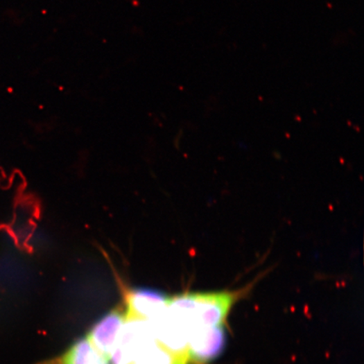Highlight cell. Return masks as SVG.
Instances as JSON below:
<instances>
[{"instance_id": "cell-1", "label": "cell", "mask_w": 364, "mask_h": 364, "mask_svg": "<svg viewBox=\"0 0 364 364\" xmlns=\"http://www.w3.org/2000/svg\"><path fill=\"white\" fill-rule=\"evenodd\" d=\"M241 296L242 291L187 293L175 296L173 300L189 315L191 329L224 326L231 308Z\"/></svg>"}, {"instance_id": "cell-2", "label": "cell", "mask_w": 364, "mask_h": 364, "mask_svg": "<svg viewBox=\"0 0 364 364\" xmlns=\"http://www.w3.org/2000/svg\"><path fill=\"white\" fill-rule=\"evenodd\" d=\"M156 342L150 322L126 320L110 360L112 364H129Z\"/></svg>"}, {"instance_id": "cell-3", "label": "cell", "mask_w": 364, "mask_h": 364, "mask_svg": "<svg viewBox=\"0 0 364 364\" xmlns=\"http://www.w3.org/2000/svg\"><path fill=\"white\" fill-rule=\"evenodd\" d=\"M225 344L224 326L191 328L187 343L189 361L194 364L209 363L222 354Z\"/></svg>"}, {"instance_id": "cell-4", "label": "cell", "mask_w": 364, "mask_h": 364, "mask_svg": "<svg viewBox=\"0 0 364 364\" xmlns=\"http://www.w3.org/2000/svg\"><path fill=\"white\" fill-rule=\"evenodd\" d=\"M171 297L155 289L136 288L128 291L126 320H154L167 307Z\"/></svg>"}, {"instance_id": "cell-5", "label": "cell", "mask_w": 364, "mask_h": 364, "mask_svg": "<svg viewBox=\"0 0 364 364\" xmlns=\"http://www.w3.org/2000/svg\"><path fill=\"white\" fill-rule=\"evenodd\" d=\"M125 320V311L114 309L94 324L89 332L88 340L107 361L111 358Z\"/></svg>"}, {"instance_id": "cell-6", "label": "cell", "mask_w": 364, "mask_h": 364, "mask_svg": "<svg viewBox=\"0 0 364 364\" xmlns=\"http://www.w3.org/2000/svg\"><path fill=\"white\" fill-rule=\"evenodd\" d=\"M107 363L87 338L78 340L61 357L42 364H103Z\"/></svg>"}, {"instance_id": "cell-7", "label": "cell", "mask_w": 364, "mask_h": 364, "mask_svg": "<svg viewBox=\"0 0 364 364\" xmlns=\"http://www.w3.org/2000/svg\"><path fill=\"white\" fill-rule=\"evenodd\" d=\"M187 354H174L156 342L129 364H187Z\"/></svg>"}, {"instance_id": "cell-8", "label": "cell", "mask_w": 364, "mask_h": 364, "mask_svg": "<svg viewBox=\"0 0 364 364\" xmlns=\"http://www.w3.org/2000/svg\"><path fill=\"white\" fill-rule=\"evenodd\" d=\"M103 364H107V363H103Z\"/></svg>"}]
</instances>
